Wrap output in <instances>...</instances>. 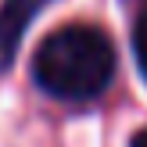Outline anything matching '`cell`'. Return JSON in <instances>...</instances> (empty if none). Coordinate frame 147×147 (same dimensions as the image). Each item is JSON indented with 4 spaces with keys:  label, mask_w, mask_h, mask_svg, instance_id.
I'll return each mask as SVG.
<instances>
[{
    "label": "cell",
    "mask_w": 147,
    "mask_h": 147,
    "mask_svg": "<svg viewBox=\"0 0 147 147\" xmlns=\"http://www.w3.org/2000/svg\"><path fill=\"white\" fill-rule=\"evenodd\" d=\"M32 79L57 100H93L115 79V47L97 25H61L36 47Z\"/></svg>",
    "instance_id": "obj_1"
},
{
    "label": "cell",
    "mask_w": 147,
    "mask_h": 147,
    "mask_svg": "<svg viewBox=\"0 0 147 147\" xmlns=\"http://www.w3.org/2000/svg\"><path fill=\"white\" fill-rule=\"evenodd\" d=\"M43 4L47 0H4V7H0V72L14 61L22 36Z\"/></svg>",
    "instance_id": "obj_2"
},
{
    "label": "cell",
    "mask_w": 147,
    "mask_h": 147,
    "mask_svg": "<svg viewBox=\"0 0 147 147\" xmlns=\"http://www.w3.org/2000/svg\"><path fill=\"white\" fill-rule=\"evenodd\" d=\"M133 54H136L140 72L147 76V11H140V18H136V25H133Z\"/></svg>",
    "instance_id": "obj_3"
},
{
    "label": "cell",
    "mask_w": 147,
    "mask_h": 147,
    "mask_svg": "<svg viewBox=\"0 0 147 147\" xmlns=\"http://www.w3.org/2000/svg\"><path fill=\"white\" fill-rule=\"evenodd\" d=\"M133 147H147V129H140V133L133 136Z\"/></svg>",
    "instance_id": "obj_4"
}]
</instances>
